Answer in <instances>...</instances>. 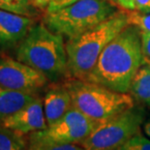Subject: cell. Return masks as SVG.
Returning <instances> with one entry per match:
<instances>
[{"instance_id": "cell-1", "label": "cell", "mask_w": 150, "mask_h": 150, "mask_svg": "<svg viewBox=\"0 0 150 150\" xmlns=\"http://www.w3.org/2000/svg\"><path fill=\"white\" fill-rule=\"evenodd\" d=\"M143 58L140 31L128 25L107 45L85 81L129 93L131 82L143 64Z\"/></svg>"}, {"instance_id": "cell-2", "label": "cell", "mask_w": 150, "mask_h": 150, "mask_svg": "<svg viewBox=\"0 0 150 150\" xmlns=\"http://www.w3.org/2000/svg\"><path fill=\"white\" fill-rule=\"evenodd\" d=\"M63 38L45 23L33 25L18 44L17 59L37 70L53 83L71 79Z\"/></svg>"}, {"instance_id": "cell-3", "label": "cell", "mask_w": 150, "mask_h": 150, "mask_svg": "<svg viewBox=\"0 0 150 150\" xmlns=\"http://www.w3.org/2000/svg\"><path fill=\"white\" fill-rule=\"evenodd\" d=\"M128 25L126 11L119 10L94 28L67 41L71 78L85 81L107 45Z\"/></svg>"}, {"instance_id": "cell-4", "label": "cell", "mask_w": 150, "mask_h": 150, "mask_svg": "<svg viewBox=\"0 0 150 150\" xmlns=\"http://www.w3.org/2000/svg\"><path fill=\"white\" fill-rule=\"evenodd\" d=\"M64 85L71 95L73 107L96 123L136 106L130 93L111 90L94 82L71 78Z\"/></svg>"}, {"instance_id": "cell-5", "label": "cell", "mask_w": 150, "mask_h": 150, "mask_svg": "<svg viewBox=\"0 0 150 150\" xmlns=\"http://www.w3.org/2000/svg\"><path fill=\"white\" fill-rule=\"evenodd\" d=\"M117 7L108 0H79L57 11L46 13L44 23L69 40L108 20L119 11Z\"/></svg>"}, {"instance_id": "cell-6", "label": "cell", "mask_w": 150, "mask_h": 150, "mask_svg": "<svg viewBox=\"0 0 150 150\" xmlns=\"http://www.w3.org/2000/svg\"><path fill=\"white\" fill-rule=\"evenodd\" d=\"M146 119L145 110L142 106L122 111L97 122L81 144L84 150H116L137 134Z\"/></svg>"}, {"instance_id": "cell-7", "label": "cell", "mask_w": 150, "mask_h": 150, "mask_svg": "<svg viewBox=\"0 0 150 150\" xmlns=\"http://www.w3.org/2000/svg\"><path fill=\"white\" fill-rule=\"evenodd\" d=\"M96 125L81 111L73 108L63 117L47 128L29 134L28 144L30 150L44 146L81 143L89 136Z\"/></svg>"}, {"instance_id": "cell-8", "label": "cell", "mask_w": 150, "mask_h": 150, "mask_svg": "<svg viewBox=\"0 0 150 150\" xmlns=\"http://www.w3.org/2000/svg\"><path fill=\"white\" fill-rule=\"evenodd\" d=\"M50 81L25 63L10 57H0V87L37 94Z\"/></svg>"}, {"instance_id": "cell-9", "label": "cell", "mask_w": 150, "mask_h": 150, "mask_svg": "<svg viewBox=\"0 0 150 150\" xmlns=\"http://www.w3.org/2000/svg\"><path fill=\"white\" fill-rule=\"evenodd\" d=\"M1 124L22 135L31 134L47 127L44 111L43 100L37 97L34 101L8 116Z\"/></svg>"}, {"instance_id": "cell-10", "label": "cell", "mask_w": 150, "mask_h": 150, "mask_svg": "<svg viewBox=\"0 0 150 150\" xmlns=\"http://www.w3.org/2000/svg\"><path fill=\"white\" fill-rule=\"evenodd\" d=\"M33 22L30 17L0 9V49L8 50L20 44Z\"/></svg>"}, {"instance_id": "cell-11", "label": "cell", "mask_w": 150, "mask_h": 150, "mask_svg": "<svg viewBox=\"0 0 150 150\" xmlns=\"http://www.w3.org/2000/svg\"><path fill=\"white\" fill-rule=\"evenodd\" d=\"M43 103L47 126L55 123L74 108L71 95L64 83L54 85L47 89Z\"/></svg>"}, {"instance_id": "cell-12", "label": "cell", "mask_w": 150, "mask_h": 150, "mask_svg": "<svg viewBox=\"0 0 150 150\" xmlns=\"http://www.w3.org/2000/svg\"><path fill=\"white\" fill-rule=\"evenodd\" d=\"M37 94L0 87V123L21 108L34 101Z\"/></svg>"}, {"instance_id": "cell-13", "label": "cell", "mask_w": 150, "mask_h": 150, "mask_svg": "<svg viewBox=\"0 0 150 150\" xmlns=\"http://www.w3.org/2000/svg\"><path fill=\"white\" fill-rule=\"evenodd\" d=\"M129 93L139 104L150 108V67L143 63L131 82Z\"/></svg>"}, {"instance_id": "cell-14", "label": "cell", "mask_w": 150, "mask_h": 150, "mask_svg": "<svg viewBox=\"0 0 150 150\" xmlns=\"http://www.w3.org/2000/svg\"><path fill=\"white\" fill-rule=\"evenodd\" d=\"M0 150H30L23 135L0 123Z\"/></svg>"}, {"instance_id": "cell-15", "label": "cell", "mask_w": 150, "mask_h": 150, "mask_svg": "<svg viewBox=\"0 0 150 150\" xmlns=\"http://www.w3.org/2000/svg\"><path fill=\"white\" fill-rule=\"evenodd\" d=\"M33 6L31 0H0V9L26 17L34 14Z\"/></svg>"}, {"instance_id": "cell-16", "label": "cell", "mask_w": 150, "mask_h": 150, "mask_svg": "<svg viewBox=\"0 0 150 150\" xmlns=\"http://www.w3.org/2000/svg\"><path fill=\"white\" fill-rule=\"evenodd\" d=\"M129 25L137 27L140 32H150V13L126 11Z\"/></svg>"}, {"instance_id": "cell-17", "label": "cell", "mask_w": 150, "mask_h": 150, "mask_svg": "<svg viewBox=\"0 0 150 150\" xmlns=\"http://www.w3.org/2000/svg\"><path fill=\"white\" fill-rule=\"evenodd\" d=\"M116 150H150V138L139 133Z\"/></svg>"}, {"instance_id": "cell-18", "label": "cell", "mask_w": 150, "mask_h": 150, "mask_svg": "<svg viewBox=\"0 0 150 150\" xmlns=\"http://www.w3.org/2000/svg\"><path fill=\"white\" fill-rule=\"evenodd\" d=\"M35 150H84V148L81 144H78V143H66V144L44 146Z\"/></svg>"}, {"instance_id": "cell-19", "label": "cell", "mask_w": 150, "mask_h": 150, "mask_svg": "<svg viewBox=\"0 0 150 150\" xmlns=\"http://www.w3.org/2000/svg\"><path fill=\"white\" fill-rule=\"evenodd\" d=\"M76 1H79V0H57V1L52 2V4H50L49 7L47 8V12L46 13H50V12L57 11V10H59V9L64 8V7H66V6H68L70 4H73V3H75ZM108 1L112 2L115 5H117L116 0H108Z\"/></svg>"}, {"instance_id": "cell-20", "label": "cell", "mask_w": 150, "mask_h": 150, "mask_svg": "<svg viewBox=\"0 0 150 150\" xmlns=\"http://www.w3.org/2000/svg\"><path fill=\"white\" fill-rule=\"evenodd\" d=\"M140 37L143 54L150 59V32H140Z\"/></svg>"}, {"instance_id": "cell-21", "label": "cell", "mask_w": 150, "mask_h": 150, "mask_svg": "<svg viewBox=\"0 0 150 150\" xmlns=\"http://www.w3.org/2000/svg\"><path fill=\"white\" fill-rule=\"evenodd\" d=\"M136 11L150 13V0H135Z\"/></svg>"}, {"instance_id": "cell-22", "label": "cell", "mask_w": 150, "mask_h": 150, "mask_svg": "<svg viewBox=\"0 0 150 150\" xmlns=\"http://www.w3.org/2000/svg\"><path fill=\"white\" fill-rule=\"evenodd\" d=\"M117 5L125 11H134L136 10L135 0H116Z\"/></svg>"}, {"instance_id": "cell-23", "label": "cell", "mask_w": 150, "mask_h": 150, "mask_svg": "<svg viewBox=\"0 0 150 150\" xmlns=\"http://www.w3.org/2000/svg\"><path fill=\"white\" fill-rule=\"evenodd\" d=\"M31 1H32L34 7L40 9H47L50 6V4H52V2L57 1V0H31Z\"/></svg>"}, {"instance_id": "cell-24", "label": "cell", "mask_w": 150, "mask_h": 150, "mask_svg": "<svg viewBox=\"0 0 150 150\" xmlns=\"http://www.w3.org/2000/svg\"><path fill=\"white\" fill-rule=\"evenodd\" d=\"M142 128H143V132L146 136L150 138V115L148 117H146V119L144 121L142 125Z\"/></svg>"}, {"instance_id": "cell-25", "label": "cell", "mask_w": 150, "mask_h": 150, "mask_svg": "<svg viewBox=\"0 0 150 150\" xmlns=\"http://www.w3.org/2000/svg\"><path fill=\"white\" fill-rule=\"evenodd\" d=\"M143 63H145V64H147L150 67V59L147 58V57L144 56V58H143Z\"/></svg>"}]
</instances>
